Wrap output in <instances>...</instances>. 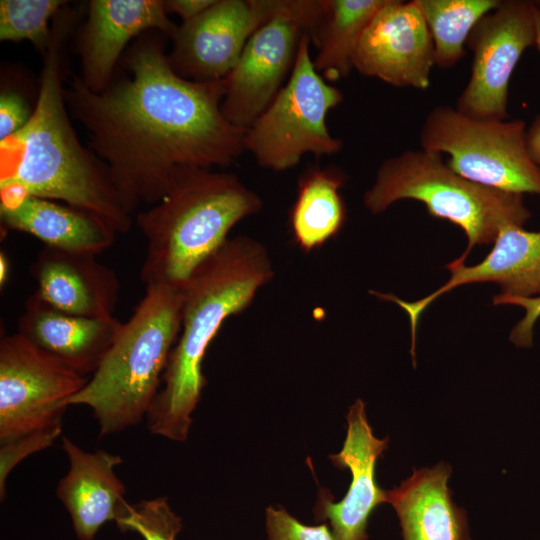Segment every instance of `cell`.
I'll use <instances>...</instances> for the list:
<instances>
[{
  "label": "cell",
  "mask_w": 540,
  "mask_h": 540,
  "mask_svg": "<svg viewBox=\"0 0 540 540\" xmlns=\"http://www.w3.org/2000/svg\"><path fill=\"white\" fill-rule=\"evenodd\" d=\"M163 36L142 34L125 58L130 75L113 78L102 91L90 90L80 76L65 87L68 110L130 215L158 203L183 173L226 168L244 151L245 130L221 111L226 80L179 76Z\"/></svg>",
  "instance_id": "1"
},
{
  "label": "cell",
  "mask_w": 540,
  "mask_h": 540,
  "mask_svg": "<svg viewBox=\"0 0 540 540\" xmlns=\"http://www.w3.org/2000/svg\"><path fill=\"white\" fill-rule=\"evenodd\" d=\"M65 4L61 0H1L0 40H29L43 54L52 35L49 21Z\"/></svg>",
  "instance_id": "25"
},
{
  "label": "cell",
  "mask_w": 540,
  "mask_h": 540,
  "mask_svg": "<svg viewBox=\"0 0 540 540\" xmlns=\"http://www.w3.org/2000/svg\"><path fill=\"white\" fill-rule=\"evenodd\" d=\"M267 250L248 236L229 238L182 285L181 330L147 415L150 433L187 440L206 379L202 364L223 322L245 310L273 277Z\"/></svg>",
  "instance_id": "3"
},
{
  "label": "cell",
  "mask_w": 540,
  "mask_h": 540,
  "mask_svg": "<svg viewBox=\"0 0 540 540\" xmlns=\"http://www.w3.org/2000/svg\"><path fill=\"white\" fill-rule=\"evenodd\" d=\"M386 0H325L324 13L312 43L318 47L313 60L326 81L348 76L353 57L367 26Z\"/></svg>",
  "instance_id": "23"
},
{
  "label": "cell",
  "mask_w": 540,
  "mask_h": 540,
  "mask_svg": "<svg viewBox=\"0 0 540 540\" xmlns=\"http://www.w3.org/2000/svg\"><path fill=\"white\" fill-rule=\"evenodd\" d=\"M434 66L432 39L416 0H386L359 41L353 68L395 87L425 90Z\"/></svg>",
  "instance_id": "13"
},
{
  "label": "cell",
  "mask_w": 540,
  "mask_h": 540,
  "mask_svg": "<svg viewBox=\"0 0 540 540\" xmlns=\"http://www.w3.org/2000/svg\"><path fill=\"white\" fill-rule=\"evenodd\" d=\"M84 376L19 333L0 341V441L62 426Z\"/></svg>",
  "instance_id": "10"
},
{
  "label": "cell",
  "mask_w": 540,
  "mask_h": 540,
  "mask_svg": "<svg viewBox=\"0 0 540 540\" xmlns=\"http://www.w3.org/2000/svg\"><path fill=\"white\" fill-rule=\"evenodd\" d=\"M265 529L268 540H334L327 523L306 525L281 507L266 508Z\"/></svg>",
  "instance_id": "28"
},
{
  "label": "cell",
  "mask_w": 540,
  "mask_h": 540,
  "mask_svg": "<svg viewBox=\"0 0 540 540\" xmlns=\"http://www.w3.org/2000/svg\"><path fill=\"white\" fill-rule=\"evenodd\" d=\"M493 304H510L524 308L525 315L512 329L509 338L517 347H531L534 325L540 318V295L535 297H514L499 293L493 297Z\"/></svg>",
  "instance_id": "29"
},
{
  "label": "cell",
  "mask_w": 540,
  "mask_h": 540,
  "mask_svg": "<svg viewBox=\"0 0 540 540\" xmlns=\"http://www.w3.org/2000/svg\"><path fill=\"white\" fill-rule=\"evenodd\" d=\"M8 260L6 258V255L1 252L0 254V284L3 286L6 283V280L8 278Z\"/></svg>",
  "instance_id": "33"
},
{
  "label": "cell",
  "mask_w": 540,
  "mask_h": 540,
  "mask_svg": "<svg viewBox=\"0 0 540 540\" xmlns=\"http://www.w3.org/2000/svg\"><path fill=\"white\" fill-rule=\"evenodd\" d=\"M33 109L17 92L2 90L0 95V141L21 130L30 120Z\"/></svg>",
  "instance_id": "30"
},
{
  "label": "cell",
  "mask_w": 540,
  "mask_h": 540,
  "mask_svg": "<svg viewBox=\"0 0 540 540\" xmlns=\"http://www.w3.org/2000/svg\"><path fill=\"white\" fill-rule=\"evenodd\" d=\"M30 273L37 285L35 293L49 305L85 317L113 316L120 282L96 255L44 246Z\"/></svg>",
  "instance_id": "17"
},
{
  "label": "cell",
  "mask_w": 540,
  "mask_h": 540,
  "mask_svg": "<svg viewBox=\"0 0 540 540\" xmlns=\"http://www.w3.org/2000/svg\"><path fill=\"white\" fill-rule=\"evenodd\" d=\"M535 43V2L501 0L468 37L470 75L455 109L474 119L507 120L510 79L524 51Z\"/></svg>",
  "instance_id": "11"
},
{
  "label": "cell",
  "mask_w": 540,
  "mask_h": 540,
  "mask_svg": "<svg viewBox=\"0 0 540 540\" xmlns=\"http://www.w3.org/2000/svg\"><path fill=\"white\" fill-rule=\"evenodd\" d=\"M182 290L146 287L85 386L69 406L89 407L101 436L140 423L153 404L181 330Z\"/></svg>",
  "instance_id": "5"
},
{
  "label": "cell",
  "mask_w": 540,
  "mask_h": 540,
  "mask_svg": "<svg viewBox=\"0 0 540 540\" xmlns=\"http://www.w3.org/2000/svg\"><path fill=\"white\" fill-rule=\"evenodd\" d=\"M1 223L62 250L97 255L114 242L116 232L83 209L27 194L1 193Z\"/></svg>",
  "instance_id": "20"
},
{
  "label": "cell",
  "mask_w": 540,
  "mask_h": 540,
  "mask_svg": "<svg viewBox=\"0 0 540 540\" xmlns=\"http://www.w3.org/2000/svg\"><path fill=\"white\" fill-rule=\"evenodd\" d=\"M122 323L114 316L92 318L59 310L35 292L26 300L17 333L74 371L92 374Z\"/></svg>",
  "instance_id": "18"
},
{
  "label": "cell",
  "mask_w": 540,
  "mask_h": 540,
  "mask_svg": "<svg viewBox=\"0 0 540 540\" xmlns=\"http://www.w3.org/2000/svg\"><path fill=\"white\" fill-rule=\"evenodd\" d=\"M526 146L530 158L540 168V114L535 115L527 126Z\"/></svg>",
  "instance_id": "32"
},
{
  "label": "cell",
  "mask_w": 540,
  "mask_h": 540,
  "mask_svg": "<svg viewBox=\"0 0 540 540\" xmlns=\"http://www.w3.org/2000/svg\"><path fill=\"white\" fill-rule=\"evenodd\" d=\"M62 426L30 432L0 441V499L6 497V481L13 468L28 456L51 447Z\"/></svg>",
  "instance_id": "27"
},
{
  "label": "cell",
  "mask_w": 540,
  "mask_h": 540,
  "mask_svg": "<svg viewBox=\"0 0 540 540\" xmlns=\"http://www.w3.org/2000/svg\"><path fill=\"white\" fill-rule=\"evenodd\" d=\"M261 208L260 196L232 173H183L163 199L136 215L146 241L141 281L182 287L232 227Z\"/></svg>",
  "instance_id": "4"
},
{
  "label": "cell",
  "mask_w": 540,
  "mask_h": 540,
  "mask_svg": "<svg viewBox=\"0 0 540 540\" xmlns=\"http://www.w3.org/2000/svg\"><path fill=\"white\" fill-rule=\"evenodd\" d=\"M177 25L160 0H92L79 40L83 83L92 91L105 89L116 64L136 36L149 30L172 37Z\"/></svg>",
  "instance_id": "16"
},
{
  "label": "cell",
  "mask_w": 540,
  "mask_h": 540,
  "mask_svg": "<svg viewBox=\"0 0 540 540\" xmlns=\"http://www.w3.org/2000/svg\"><path fill=\"white\" fill-rule=\"evenodd\" d=\"M324 8L325 0H278L225 79L221 111L231 124L246 130L269 106L291 74L303 36L313 41Z\"/></svg>",
  "instance_id": "9"
},
{
  "label": "cell",
  "mask_w": 540,
  "mask_h": 540,
  "mask_svg": "<svg viewBox=\"0 0 540 540\" xmlns=\"http://www.w3.org/2000/svg\"><path fill=\"white\" fill-rule=\"evenodd\" d=\"M451 276L436 291L416 301H404L392 293L371 291L379 299L396 303L408 315L411 329L413 365L417 325L424 310L438 297L450 290L469 283L494 282L500 294L514 297L540 295V231L532 232L522 226H503L489 254L479 264L467 266L458 258L447 264Z\"/></svg>",
  "instance_id": "15"
},
{
  "label": "cell",
  "mask_w": 540,
  "mask_h": 540,
  "mask_svg": "<svg viewBox=\"0 0 540 540\" xmlns=\"http://www.w3.org/2000/svg\"><path fill=\"white\" fill-rule=\"evenodd\" d=\"M501 0H416L433 43L434 64L455 67L466 55L468 37L477 22Z\"/></svg>",
  "instance_id": "24"
},
{
  "label": "cell",
  "mask_w": 540,
  "mask_h": 540,
  "mask_svg": "<svg viewBox=\"0 0 540 540\" xmlns=\"http://www.w3.org/2000/svg\"><path fill=\"white\" fill-rule=\"evenodd\" d=\"M345 177L335 168L313 166L298 180L289 214L294 243L304 252L322 247L341 231L346 207L340 193Z\"/></svg>",
  "instance_id": "22"
},
{
  "label": "cell",
  "mask_w": 540,
  "mask_h": 540,
  "mask_svg": "<svg viewBox=\"0 0 540 540\" xmlns=\"http://www.w3.org/2000/svg\"><path fill=\"white\" fill-rule=\"evenodd\" d=\"M278 0H216L171 37L168 59L181 77L196 82L226 79L253 33L274 13Z\"/></svg>",
  "instance_id": "12"
},
{
  "label": "cell",
  "mask_w": 540,
  "mask_h": 540,
  "mask_svg": "<svg viewBox=\"0 0 540 540\" xmlns=\"http://www.w3.org/2000/svg\"><path fill=\"white\" fill-rule=\"evenodd\" d=\"M346 420L343 447L329 458L337 468L350 470V486L339 502H334L327 489H320L314 514L318 520L328 521L334 540H368L371 513L378 505L388 502L387 491L376 482V464L388 448L389 440L373 434L361 399L349 407Z\"/></svg>",
  "instance_id": "14"
},
{
  "label": "cell",
  "mask_w": 540,
  "mask_h": 540,
  "mask_svg": "<svg viewBox=\"0 0 540 540\" xmlns=\"http://www.w3.org/2000/svg\"><path fill=\"white\" fill-rule=\"evenodd\" d=\"M451 471L443 462L416 469L387 491L403 540H471L466 512L454 503L447 485Z\"/></svg>",
  "instance_id": "21"
},
{
  "label": "cell",
  "mask_w": 540,
  "mask_h": 540,
  "mask_svg": "<svg viewBox=\"0 0 540 540\" xmlns=\"http://www.w3.org/2000/svg\"><path fill=\"white\" fill-rule=\"evenodd\" d=\"M526 129L522 119L479 120L437 105L423 120L419 144L447 155V165L472 182L540 196V168L529 156Z\"/></svg>",
  "instance_id": "8"
},
{
  "label": "cell",
  "mask_w": 540,
  "mask_h": 540,
  "mask_svg": "<svg viewBox=\"0 0 540 540\" xmlns=\"http://www.w3.org/2000/svg\"><path fill=\"white\" fill-rule=\"evenodd\" d=\"M72 24L66 11L54 18L32 116L21 130L0 141V192L58 200L96 215L116 233H125L132 217L121 204L107 167L84 148L68 115L62 64Z\"/></svg>",
  "instance_id": "2"
},
{
  "label": "cell",
  "mask_w": 540,
  "mask_h": 540,
  "mask_svg": "<svg viewBox=\"0 0 540 540\" xmlns=\"http://www.w3.org/2000/svg\"><path fill=\"white\" fill-rule=\"evenodd\" d=\"M311 43V36L305 34L285 85L245 130L244 150L262 168L284 171L295 167L305 154L333 155L343 148L326 122L343 94L316 70Z\"/></svg>",
  "instance_id": "7"
},
{
  "label": "cell",
  "mask_w": 540,
  "mask_h": 540,
  "mask_svg": "<svg viewBox=\"0 0 540 540\" xmlns=\"http://www.w3.org/2000/svg\"><path fill=\"white\" fill-rule=\"evenodd\" d=\"M216 0H167L164 1L167 13L178 15L182 23L188 22L210 8Z\"/></svg>",
  "instance_id": "31"
},
{
  "label": "cell",
  "mask_w": 540,
  "mask_h": 540,
  "mask_svg": "<svg viewBox=\"0 0 540 540\" xmlns=\"http://www.w3.org/2000/svg\"><path fill=\"white\" fill-rule=\"evenodd\" d=\"M69 468L59 480L57 498L68 512L79 540H93L100 528L116 520L125 501V486L115 473L119 455L105 450L88 452L70 438H61Z\"/></svg>",
  "instance_id": "19"
},
{
  "label": "cell",
  "mask_w": 540,
  "mask_h": 540,
  "mask_svg": "<svg viewBox=\"0 0 540 540\" xmlns=\"http://www.w3.org/2000/svg\"><path fill=\"white\" fill-rule=\"evenodd\" d=\"M535 2L536 43L535 47L540 51V0Z\"/></svg>",
  "instance_id": "34"
},
{
  "label": "cell",
  "mask_w": 540,
  "mask_h": 540,
  "mask_svg": "<svg viewBox=\"0 0 540 540\" xmlns=\"http://www.w3.org/2000/svg\"><path fill=\"white\" fill-rule=\"evenodd\" d=\"M123 531L140 534L144 540H176L182 530V519L171 509L166 497L142 500L119 507L115 520Z\"/></svg>",
  "instance_id": "26"
},
{
  "label": "cell",
  "mask_w": 540,
  "mask_h": 540,
  "mask_svg": "<svg viewBox=\"0 0 540 540\" xmlns=\"http://www.w3.org/2000/svg\"><path fill=\"white\" fill-rule=\"evenodd\" d=\"M441 153L408 149L385 159L363 203L380 214L395 202H422L428 213L461 228L468 240L459 260H466L476 245L494 243L508 224L523 226L531 217L524 195L501 191L472 182L453 171Z\"/></svg>",
  "instance_id": "6"
}]
</instances>
